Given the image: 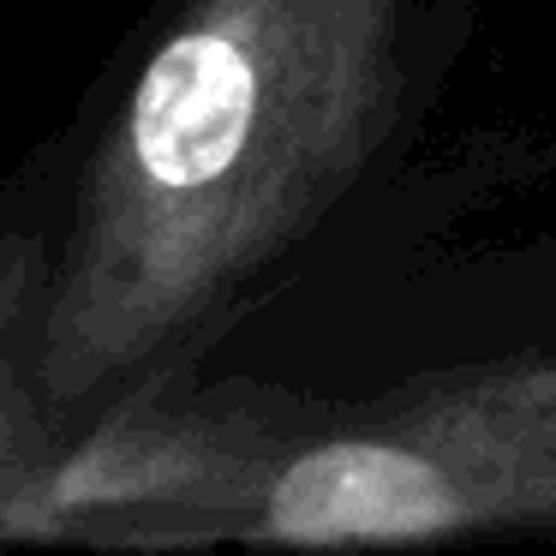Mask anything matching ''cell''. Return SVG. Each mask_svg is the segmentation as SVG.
<instances>
[{"label": "cell", "instance_id": "1", "mask_svg": "<svg viewBox=\"0 0 556 556\" xmlns=\"http://www.w3.org/2000/svg\"><path fill=\"white\" fill-rule=\"evenodd\" d=\"M252 66L228 37H180L150 61L132 102V144L150 180L210 186L233 168L252 126Z\"/></svg>", "mask_w": 556, "mask_h": 556}, {"label": "cell", "instance_id": "2", "mask_svg": "<svg viewBox=\"0 0 556 556\" xmlns=\"http://www.w3.org/2000/svg\"><path fill=\"white\" fill-rule=\"evenodd\" d=\"M448 515V491L425 460L371 443H341L305 455L276 484L269 520L293 539H395Z\"/></svg>", "mask_w": 556, "mask_h": 556}]
</instances>
